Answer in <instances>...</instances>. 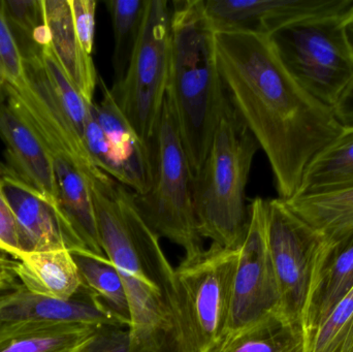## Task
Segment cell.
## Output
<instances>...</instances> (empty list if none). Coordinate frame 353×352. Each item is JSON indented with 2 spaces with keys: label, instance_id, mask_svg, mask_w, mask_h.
<instances>
[{
  "label": "cell",
  "instance_id": "cell-13",
  "mask_svg": "<svg viewBox=\"0 0 353 352\" xmlns=\"http://www.w3.org/2000/svg\"><path fill=\"white\" fill-rule=\"evenodd\" d=\"M0 179L14 211L24 251L58 248L88 251L61 211L3 163H0Z\"/></svg>",
  "mask_w": 353,
  "mask_h": 352
},
{
  "label": "cell",
  "instance_id": "cell-23",
  "mask_svg": "<svg viewBox=\"0 0 353 352\" xmlns=\"http://www.w3.org/2000/svg\"><path fill=\"white\" fill-rule=\"evenodd\" d=\"M353 185V128L341 134L307 167L298 194L329 191Z\"/></svg>",
  "mask_w": 353,
  "mask_h": 352
},
{
  "label": "cell",
  "instance_id": "cell-3",
  "mask_svg": "<svg viewBox=\"0 0 353 352\" xmlns=\"http://www.w3.org/2000/svg\"><path fill=\"white\" fill-rule=\"evenodd\" d=\"M165 96L194 175L207 157L228 103L218 65L216 31L203 0L172 2L171 61Z\"/></svg>",
  "mask_w": 353,
  "mask_h": 352
},
{
  "label": "cell",
  "instance_id": "cell-14",
  "mask_svg": "<svg viewBox=\"0 0 353 352\" xmlns=\"http://www.w3.org/2000/svg\"><path fill=\"white\" fill-rule=\"evenodd\" d=\"M14 322L130 328L84 285L66 301L37 295L21 284L3 291L0 293V324Z\"/></svg>",
  "mask_w": 353,
  "mask_h": 352
},
{
  "label": "cell",
  "instance_id": "cell-10",
  "mask_svg": "<svg viewBox=\"0 0 353 352\" xmlns=\"http://www.w3.org/2000/svg\"><path fill=\"white\" fill-rule=\"evenodd\" d=\"M268 240L286 322L303 329L325 238L283 200H268Z\"/></svg>",
  "mask_w": 353,
  "mask_h": 352
},
{
  "label": "cell",
  "instance_id": "cell-19",
  "mask_svg": "<svg viewBox=\"0 0 353 352\" xmlns=\"http://www.w3.org/2000/svg\"><path fill=\"white\" fill-rule=\"evenodd\" d=\"M14 273L27 291L50 299H72L83 287L74 256L66 248L24 251L14 260Z\"/></svg>",
  "mask_w": 353,
  "mask_h": 352
},
{
  "label": "cell",
  "instance_id": "cell-36",
  "mask_svg": "<svg viewBox=\"0 0 353 352\" xmlns=\"http://www.w3.org/2000/svg\"><path fill=\"white\" fill-rule=\"evenodd\" d=\"M342 29L353 58V6L342 19Z\"/></svg>",
  "mask_w": 353,
  "mask_h": 352
},
{
  "label": "cell",
  "instance_id": "cell-24",
  "mask_svg": "<svg viewBox=\"0 0 353 352\" xmlns=\"http://www.w3.org/2000/svg\"><path fill=\"white\" fill-rule=\"evenodd\" d=\"M83 285L92 291L118 318L130 327V305L123 281L107 256L88 251L72 252Z\"/></svg>",
  "mask_w": 353,
  "mask_h": 352
},
{
  "label": "cell",
  "instance_id": "cell-7",
  "mask_svg": "<svg viewBox=\"0 0 353 352\" xmlns=\"http://www.w3.org/2000/svg\"><path fill=\"white\" fill-rule=\"evenodd\" d=\"M344 14L305 19L269 35L290 76L331 107L353 80V58L342 29Z\"/></svg>",
  "mask_w": 353,
  "mask_h": 352
},
{
  "label": "cell",
  "instance_id": "cell-1",
  "mask_svg": "<svg viewBox=\"0 0 353 352\" xmlns=\"http://www.w3.org/2000/svg\"><path fill=\"white\" fill-rule=\"evenodd\" d=\"M216 47L228 101L265 152L278 198L290 200L311 161L343 127L333 107L290 76L267 35L216 31Z\"/></svg>",
  "mask_w": 353,
  "mask_h": 352
},
{
  "label": "cell",
  "instance_id": "cell-34",
  "mask_svg": "<svg viewBox=\"0 0 353 352\" xmlns=\"http://www.w3.org/2000/svg\"><path fill=\"white\" fill-rule=\"evenodd\" d=\"M334 114L343 128H353V80L333 107Z\"/></svg>",
  "mask_w": 353,
  "mask_h": 352
},
{
  "label": "cell",
  "instance_id": "cell-29",
  "mask_svg": "<svg viewBox=\"0 0 353 352\" xmlns=\"http://www.w3.org/2000/svg\"><path fill=\"white\" fill-rule=\"evenodd\" d=\"M308 352H353V287L317 329Z\"/></svg>",
  "mask_w": 353,
  "mask_h": 352
},
{
  "label": "cell",
  "instance_id": "cell-16",
  "mask_svg": "<svg viewBox=\"0 0 353 352\" xmlns=\"http://www.w3.org/2000/svg\"><path fill=\"white\" fill-rule=\"evenodd\" d=\"M0 138L6 145V167L59 209L53 156L32 126L4 96L0 99Z\"/></svg>",
  "mask_w": 353,
  "mask_h": 352
},
{
  "label": "cell",
  "instance_id": "cell-20",
  "mask_svg": "<svg viewBox=\"0 0 353 352\" xmlns=\"http://www.w3.org/2000/svg\"><path fill=\"white\" fill-rule=\"evenodd\" d=\"M53 165L60 211L87 250L95 256H105L86 175L65 157L53 156Z\"/></svg>",
  "mask_w": 353,
  "mask_h": 352
},
{
  "label": "cell",
  "instance_id": "cell-37",
  "mask_svg": "<svg viewBox=\"0 0 353 352\" xmlns=\"http://www.w3.org/2000/svg\"><path fill=\"white\" fill-rule=\"evenodd\" d=\"M4 96V87L3 85L0 83V99Z\"/></svg>",
  "mask_w": 353,
  "mask_h": 352
},
{
  "label": "cell",
  "instance_id": "cell-30",
  "mask_svg": "<svg viewBox=\"0 0 353 352\" xmlns=\"http://www.w3.org/2000/svg\"><path fill=\"white\" fill-rule=\"evenodd\" d=\"M26 82L24 56L0 8V83L17 89Z\"/></svg>",
  "mask_w": 353,
  "mask_h": 352
},
{
  "label": "cell",
  "instance_id": "cell-21",
  "mask_svg": "<svg viewBox=\"0 0 353 352\" xmlns=\"http://www.w3.org/2000/svg\"><path fill=\"white\" fill-rule=\"evenodd\" d=\"M99 328L81 324H0V352H82Z\"/></svg>",
  "mask_w": 353,
  "mask_h": 352
},
{
  "label": "cell",
  "instance_id": "cell-33",
  "mask_svg": "<svg viewBox=\"0 0 353 352\" xmlns=\"http://www.w3.org/2000/svg\"><path fill=\"white\" fill-rule=\"evenodd\" d=\"M82 352H132V336L126 327H101Z\"/></svg>",
  "mask_w": 353,
  "mask_h": 352
},
{
  "label": "cell",
  "instance_id": "cell-22",
  "mask_svg": "<svg viewBox=\"0 0 353 352\" xmlns=\"http://www.w3.org/2000/svg\"><path fill=\"white\" fill-rule=\"evenodd\" d=\"M284 202L325 239L336 241L353 235V185L329 191L299 194Z\"/></svg>",
  "mask_w": 353,
  "mask_h": 352
},
{
  "label": "cell",
  "instance_id": "cell-35",
  "mask_svg": "<svg viewBox=\"0 0 353 352\" xmlns=\"http://www.w3.org/2000/svg\"><path fill=\"white\" fill-rule=\"evenodd\" d=\"M14 260L0 253V293L10 291L20 284L14 273Z\"/></svg>",
  "mask_w": 353,
  "mask_h": 352
},
{
  "label": "cell",
  "instance_id": "cell-27",
  "mask_svg": "<svg viewBox=\"0 0 353 352\" xmlns=\"http://www.w3.org/2000/svg\"><path fill=\"white\" fill-rule=\"evenodd\" d=\"M0 8L23 54L50 43L43 0H0Z\"/></svg>",
  "mask_w": 353,
  "mask_h": 352
},
{
  "label": "cell",
  "instance_id": "cell-15",
  "mask_svg": "<svg viewBox=\"0 0 353 352\" xmlns=\"http://www.w3.org/2000/svg\"><path fill=\"white\" fill-rule=\"evenodd\" d=\"M101 101H93L90 109L103 132L114 157L116 174L114 179L142 196L148 191L152 178V158L147 144L124 116L118 103L99 76Z\"/></svg>",
  "mask_w": 353,
  "mask_h": 352
},
{
  "label": "cell",
  "instance_id": "cell-32",
  "mask_svg": "<svg viewBox=\"0 0 353 352\" xmlns=\"http://www.w3.org/2000/svg\"><path fill=\"white\" fill-rule=\"evenodd\" d=\"M72 21L81 45L87 53L92 55L95 37V0H70Z\"/></svg>",
  "mask_w": 353,
  "mask_h": 352
},
{
  "label": "cell",
  "instance_id": "cell-28",
  "mask_svg": "<svg viewBox=\"0 0 353 352\" xmlns=\"http://www.w3.org/2000/svg\"><path fill=\"white\" fill-rule=\"evenodd\" d=\"M39 58L52 92L55 95L66 117L83 140L85 123L89 115V107L92 103H88L72 84L58 62L50 43L43 45L39 50Z\"/></svg>",
  "mask_w": 353,
  "mask_h": 352
},
{
  "label": "cell",
  "instance_id": "cell-11",
  "mask_svg": "<svg viewBox=\"0 0 353 352\" xmlns=\"http://www.w3.org/2000/svg\"><path fill=\"white\" fill-rule=\"evenodd\" d=\"M27 82L20 88L6 86L4 97L32 126L52 156L74 161L85 175L94 169L82 138L60 107L48 82L39 51L24 54Z\"/></svg>",
  "mask_w": 353,
  "mask_h": 352
},
{
  "label": "cell",
  "instance_id": "cell-18",
  "mask_svg": "<svg viewBox=\"0 0 353 352\" xmlns=\"http://www.w3.org/2000/svg\"><path fill=\"white\" fill-rule=\"evenodd\" d=\"M50 45L72 84L88 103L94 101L99 76L92 55L81 45L70 0H43Z\"/></svg>",
  "mask_w": 353,
  "mask_h": 352
},
{
  "label": "cell",
  "instance_id": "cell-31",
  "mask_svg": "<svg viewBox=\"0 0 353 352\" xmlns=\"http://www.w3.org/2000/svg\"><path fill=\"white\" fill-rule=\"evenodd\" d=\"M23 252L18 223L0 179V253L17 260Z\"/></svg>",
  "mask_w": 353,
  "mask_h": 352
},
{
  "label": "cell",
  "instance_id": "cell-6",
  "mask_svg": "<svg viewBox=\"0 0 353 352\" xmlns=\"http://www.w3.org/2000/svg\"><path fill=\"white\" fill-rule=\"evenodd\" d=\"M149 146L152 178L146 194H134L137 206L159 237L182 248L183 258H194L205 249L195 220L194 175L167 96Z\"/></svg>",
  "mask_w": 353,
  "mask_h": 352
},
{
  "label": "cell",
  "instance_id": "cell-4",
  "mask_svg": "<svg viewBox=\"0 0 353 352\" xmlns=\"http://www.w3.org/2000/svg\"><path fill=\"white\" fill-rule=\"evenodd\" d=\"M259 149L228 99L207 157L193 178L195 220L203 239L240 249L249 222L247 183Z\"/></svg>",
  "mask_w": 353,
  "mask_h": 352
},
{
  "label": "cell",
  "instance_id": "cell-17",
  "mask_svg": "<svg viewBox=\"0 0 353 352\" xmlns=\"http://www.w3.org/2000/svg\"><path fill=\"white\" fill-rule=\"evenodd\" d=\"M353 287V235L325 239L317 262L316 275L303 331L309 351L317 329Z\"/></svg>",
  "mask_w": 353,
  "mask_h": 352
},
{
  "label": "cell",
  "instance_id": "cell-26",
  "mask_svg": "<svg viewBox=\"0 0 353 352\" xmlns=\"http://www.w3.org/2000/svg\"><path fill=\"white\" fill-rule=\"evenodd\" d=\"M218 352H307L300 326L273 320L236 337Z\"/></svg>",
  "mask_w": 353,
  "mask_h": 352
},
{
  "label": "cell",
  "instance_id": "cell-2",
  "mask_svg": "<svg viewBox=\"0 0 353 352\" xmlns=\"http://www.w3.org/2000/svg\"><path fill=\"white\" fill-rule=\"evenodd\" d=\"M101 247L128 295L134 352H165L170 331L165 293L175 268L149 227L134 192L94 167L87 175Z\"/></svg>",
  "mask_w": 353,
  "mask_h": 352
},
{
  "label": "cell",
  "instance_id": "cell-5",
  "mask_svg": "<svg viewBox=\"0 0 353 352\" xmlns=\"http://www.w3.org/2000/svg\"><path fill=\"white\" fill-rule=\"evenodd\" d=\"M240 249L212 243L183 258L165 293L170 331L165 352H217L230 316Z\"/></svg>",
  "mask_w": 353,
  "mask_h": 352
},
{
  "label": "cell",
  "instance_id": "cell-9",
  "mask_svg": "<svg viewBox=\"0 0 353 352\" xmlns=\"http://www.w3.org/2000/svg\"><path fill=\"white\" fill-rule=\"evenodd\" d=\"M278 320L286 322L270 253L268 200L256 198L249 207L248 229L234 273L228 327L218 351L236 337Z\"/></svg>",
  "mask_w": 353,
  "mask_h": 352
},
{
  "label": "cell",
  "instance_id": "cell-12",
  "mask_svg": "<svg viewBox=\"0 0 353 352\" xmlns=\"http://www.w3.org/2000/svg\"><path fill=\"white\" fill-rule=\"evenodd\" d=\"M215 31L244 30L271 35L292 23L344 14L353 0H203Z\"/></svg>",
  "mask_w": 353,
  "mask_h": 352
},
{
  "label": "cell",
  "instance_id": "cell-25",
  "mask_svg": "<svg viewBox=\"0 0 353 352\" xmlns=\"http://www.w3.org/2000/svg\"><path fill=\"white\" fill-rule=\"evenodd\" d=\"M148 0H108L114 33L112 65L114 84L125 76L132 54L140 39Z\"/></svg>",
  "mask_w": 353,
  "mask_h": 352
},
{
  "label": "cell",
  "instance_id": "cell-8",
  "mask_svg": "<svg viewBox=\"0 0 353 352\" xmlns=\"http://www.w3.org/2000/svg\"><path fill=\"white\" fill-rule=\"evenodd\" d=\"M172 6L148 0L140 39L124 78L112 95L139 136L149 144L163 109L171 61Z\"/></svg>",
  "mask_w": 353,
  "mask_h": 352
}]
</instances>
